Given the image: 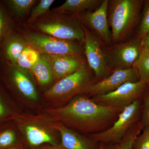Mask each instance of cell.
<instances>
[{"mask_svg":"<svg viewBox=\"0 0 149 149\" xmlns=\"http://www.w3.org/2000/svg\"><path fill=\"white\" fill-rule=\"evenodd\" d=\"M122 110L99 104L89 96L81 94L58 108H46L44 112L55 121L83 135L102 132L109 128Z\"/></svg>","mask_w":149,"mask_h":149,"instance_id":"cell-1","label":"cell"},{"mask_svg":"<svg viewBox=\"0 0 149 149\" xmlns=\"http://www.w3.org/2000/svg\"><path fill=\"white\" fill-rule=\"evenodd\" d=\"M0 81L24 112L38 113L46 108L31 72L0 61Z\"/></svg>","mask_w":149,"mask_h":149,"instance_id":"cell-2","label":"cell"},{"mask_svg":"<svg viewBox=\"0 0 149 149\" xmlns=\"http://www.w3.org/2000/svg\"><path fill=\"white\" fill-rule=\"evenodd\" d=\"M13 120L24 145L29 148L44 144L61 145L60 134L55 127L56 121L46 113L22 112L15 116Z\"/></svg>","mask_w":149,"mask_h":149,"instance_id":"cell-3","label":"cell"},{"mask_svg":"<svg viewBox=\"0 0 149 149\" xmlns=\"http://www.w3.org/2000/svg\"><path fill=\"white\" fill-rule=\"evenodd\" d=\"M96 82L94 72L88 65L55 83L42 94L43 102L46 108L63 106L74 97L84 94Z\"/></svg>","mask_w":149,"mask_h":149,"instance_id":"cell-4","label":"cell"},{"mask_svg":"<svg viewBox=\"0 0 149 149\" xmlns=\"http://www.w3.org/2000/svg\"><path fill=\"white\" fill-rule=\"evenodd\" d=\"M143 0H110L107 16L111 28L112 42L128 40L138 24Z\"/></svg>","mask_w":149,"mask_h":149,"instance_id":"cell-5","label":"cell"},{"mask_svg":"<svg viewBox=\"0 0 149 149\" xmlns=\"http://www.w3.org/2000/svg\"><path fill=\"white\" fill-rule=\"evenodd\" d=\"M29 29L62 40L84 44L85 34L79 14L56 12L50 10L29 26Z\"/></svg>","mask_w":149,"mask_h":149,"instance_id":"cell-6","label":"cell"},{"mask_svg":"<svg viewBox=\"0 0 149 149\" xmlns=\"http://www.w3.org/2000/svg\"><path fill=\"white\" fill-rule=\"evenodd\" d=\"M16 30L24 38L28 45L41 54L85 56L84 44L79 42L58 39L34 31L23 25L17 26Z\"/></svg>","mask_w":149,"mask_h":149,"instance_id":"cell-7","label":"cell"},{"mask_svg":"<svg viewBox=\"0 0 149 149\" xmlns=\"http://www.w3.org/2000/svg\"><path fill=\"white\" fill-rule=\"evenodd\" d=\"M102 49L107 65L111 72L134 67L143 49L141 40L135 36L110 45L102 44Z\"/></svg>","mask_w":149,"mask_h":149,"instance_id":"cell-8","label":"cell"},{"mask_svg":"<svg viewBox=\"0 0 149 149\" xmlns=\"http://www.w3.org/2000/svg\"><path fill=\"white\" fill-rule=\"evenodd\" d=\"M141 99L123 109L111 126L106 130L88 136L97 143L112 145L120 142L130 128L138 122L142 108Z\"/></svg>","mask_w":149,"mask_h":149,"instance_id":"cell-9","label":"cell"},{"mask_svg":"<svg viewBox=\"0 0 149 149\" xmlns=\"http://www.w3.org/2000/svg\"><path fill=\"white\" fill-rule=\"evenodd\" d=\"M149 91V87L141 80L127 82L110 93L91 98L99 104L110 106L123 110L134 102L141 99Z\"/></svg>","mask_w":149,"mask_h":149,"instance_id":"cell-10","label":"cell"},{"mask_svg":"<svg viewBox=\"0 0 149 149\" xmlns=\"http://www.w3.org/2000/svg\"><path fill=\"white\" fill-rule=\"evenodd\" d=\"M84 34L85 55L88 66L94 72L97 82L100 81L112 72L107 65L102 43L95 34L82 24Z\"/></svg>","mask_w":149,"mask_h":149,"instance_id":"cell-11","label":"cell"},{"mask_svg":"<svg viewBox=\"0 0 149 149\" xmlns=\"http://www.w3.org/2000/svg\"><path fill=\"white\" fill-rule=\"evenodd\" d=\"M109 0L102 1L98 8L94 11H86L79 14L82 24L95 34L103 45H110L111 32L109 29L107 16Z\"/></svg>","mask_w":149,"mask_h":149,"instance_id":"cell-12","label":"cell"},{"mask_svg":"<svg viewBox=\"0 0 149 149\" xmlns=\"http://www.w3.org/2000/svg\"><path fill=\"white\" fill-rule=\"evenodd\" d=\"M140 80L135 68L113 71L100 81L92 84L84 94L90 97L103 95L116 90L127 82H136Z\"/></svg>","mask_w":149,"mask_h":149,"instance_id":"cell-13","label":"cell"},{"mask_svg":"<svg viewBox=\"0 0 149 149\" xmlns=\"http://www.w3.org/2000/svg\"><path fill=\"white\" fill-rule=\"evenodd\" d=\"M47 55L52 69L55 83L88 65L85 56Z\"/></svg>","mask_w":149,"mask_h":149,"instance_id":"cell-14","label":"cell"},{"mask_svg":"<svg viewBox=\"0 0 149 149\" xmlns=\"http://www.w3.org/2000/svg\"><path fill=\"white\" fill-rule=\"evenodd\" d=\"M55 127L60 134L61 144L65 149H97V142L88 135L79 133L57 121H56Z\"/></svg>","mask_w":149,"mask_h":149,"instance_id":"cell-15","label":"cell"},{"mask_svg":"<svg viewBox=\"0 0 149 149\" xmlns=\"http://www.w3.org/2000/svg\"><path fill=\"white\" fill-rule=\"evenodd\" d=\"M27 45L16 29L6 37L0 47V61L15 66L19 57Z\"/></svg>","mask_w":149,"mask_h":149,"instance_id":"cell-16","label":"cell"},{"mask_svg":"<svg viewBox=\"0 0 149 149\" xmlns=\"http://www.w3.org/2000/svg\"><path fill=\"white\" fill-rule=\"evenodd\" d=\"M30 72L42 94L55 83L52 69L47 55L41 54Z\"/></svg>","mask_w":149,"mask_h":149,"instance_id":"cell-17","label":"cell"},{"mask_svg":"<svg viewBox=\"0 0 149 149\" xmlns=\"http://www.w3.org/2000/svg\"><path fill=\"white\" fill-rule=\"evenodd\" d=\"M24 146L22 137L14 120H7L0 123V149Z\"/></svg>","mask_w":149,"mask_h":149,"instance_id":"cell-18","label":"cell"},{"mask_svg":"<svg viewBox=\"0 0 149 149\" xmlns=\"http://www.w3.org/2000/svg\"><path fill=\"white\" fill-rule=\"evenodd\" d=\"M10 15L17 26L25 23L37 0H3Z\"/></svg>","mask_w":149,"mask_h":149,"instance_id":"cell-19","label":"cell"},{"mask_svg":"<svg viewBox=\"0 0 149 149\" xmlns=\"http://www.w3.org/2000/svg\"><path fill=\"white\" fill-rule=\"evenodd\" d=\"M22 112L23 111L0 81V123L13 120L15 116Z\"/></svg>","mask_w":149,"mask_h":149,"instance_id":"cell-20","label":"cell"},{"mask_svg":"<svg viewBox=\"0 0 149 149\" xmlns=\"http://www.w3.org/2000/svg\"><path fill=\"white\" fill-rule=\"evenodd\" d=\"M102 1L100 0H67L52 10L61 13L79 14L86 10L99 6Z\"/></svg>","mask_w":149,"mask_h":149,"instance_id":"cell-21","label":"cell"},{"mask_svg":"<svg viewBox=\"0 0 149 149\" xmlns=\"http://www.w3.org/2000/svg\"><path fill=\"white\" fill-rule=\"evenodd\" d=\"M17 27L9 14L3 0H0V47L6 37Z\"/></svg>","mask_w":149,"mask_h":149,"instance_id":"cell-22","label":"cell"},{"mask_svg":"<svg viewBox=\"0 0 149 149\" xmlns=\"http://www.w3.org/2000/svg\"><path fill=\"white\" fill-rule=\"evenodd\" d=\"M41 54L27 45L19 57L16 65L19 68L30 72L40 58Z\"/></svg>","mask_w":149,"mask_h":149,"instance_id":"cell-23","label":"cell"},{"mask_svg":"<svg viewBox=\"0 0 149 149\" xmlns=\"http://www.w3.org/2000/svg\"><path fill=\"white\" fill-rule=\"evenodd\" d=\"M141 121H138L130 128L123 139L113 146V149H133L137 136L143 129Z\"/></svg>","mask_w":149,"mask_h":149,"instance_id":"cell-24","label":"cell"},{"mask_svg":"<svg viewBox=\"0 0 149 149\" xmlns=\"http://www.w3.org/2000/svg\"><path fill=\"white\" fill-rule=\"evenodd\" d=\"M54 1V0L39 1L32 9L25 23L23 25L29 26L35 23L50 10L51 6Z\"/></svg>","mask_w":149,"mask_h":149,"instance_id":"cell-25","label":"cell"},{"mask_svg":"<svg viewBox=\"0 0 149 149\" xmlns=\"http://www.w3.org/2000/svg\"><path fill=\"white\" fill-rule=\"evenodd\" d=\"M134 67L139 74L140 80L149 87V49H143Z\"/></svg>","mask_w":149,"mask_h":149,"instance_id":"cell-26","label":"cell"},{"mask_svg":"<svg viewBox=\"0 0 149 149\" xmlns=\"http://www.w3.org/2000/svg\"><path fill=\"white\" fill-rule=\"evenodd\" d=\"M143 15L135 36L141 40L149 32V0L144 1Z\"/></svg>","mask_w":149,"mask_h":149,"instance_id":"cell-27","label":"cell"},{"mask_svg":"<svg viewBox=\"0 0 149 149\" xmlns=\"http://www.w3.org/2000/svg\"><path fill=\"white\" fill-rule=\"evenodd\" d=\"M133 146L135 149H149V126L144 128L137 136Z\"/></svg>","mask_w":149,"mask_h":149,"instance_id":"cell-28","label":"cell"},{"mask_svg":"<svg viewBox=\"0 0 149 149\" xmlns=\"http://www.w3.org/2000/svg\"><path fill=\"white\" fill-rule=\"evenodd\" d=\"M141 121L143 128L149 126V91L144 99L142 107Z\"/></svg>","mask_w":149,"mask_h":149,"instance_id":"cell-29","label":"cell"},{"mask_svg":"<svg viewBox=\"0 0 149 149\" xmlns=\"http://www.w3.org/2000/svg\"><path fill=\"white\" fill-rule=\"evenodd\" d=\"M30 149H65L61 146H54L51 144H44L39 146L31 148Z\"/></svg>","mask_w":149,"mask_h":149,"instance_id":"cell-30","label":"cell"},{"mask_svg":"<svg viewBox=\"0 0 149 149\" xmlns=\"http://www.w3.org/2000/svg\"><path fill=\"white\" fill-rule=\"evenodd\" d=\"M141 45L143 49H149V32L141 39Z\"/></svg>","mask_w":149,"mask_h":149,"instance_id":"cell-31","label":"cell"},{"mask_svg":"<svg viewBox=\"0 0 149 149\" xmlns=\"http://www.w3.org/2000/svg\"><path fill=\"white\" fill-rule=\"evenodd\" d=\"M99 149H113V146L100 143Z\"/></svg>","mask_w":149,"mask_h":149,"instance_id":"cell-32","label":"cell"},{"mask_svg":"<svg viewBox=\"0 0 149 149\" xmlns=\"http://www.w3.org/2000/svg\"><path fill=\"white\" fill-rule=\"evenodd\" d=\"M4 149H30L29 148L26 146H22L15 147V148H10Z\"/></svg>","mask_w":149,"mask_h":149,"instance_id":"cell-33","label":"cell"}]
</instances>
